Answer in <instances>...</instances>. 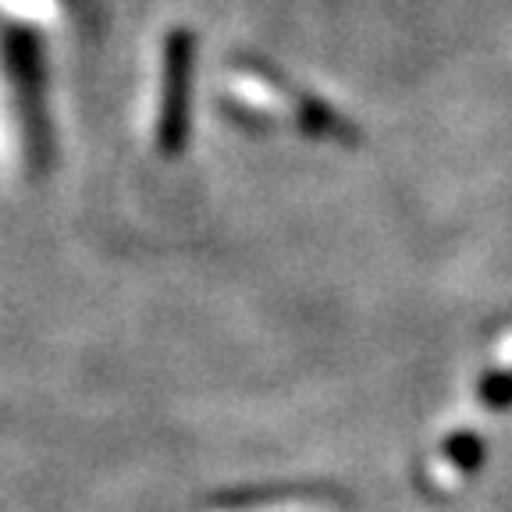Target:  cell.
<instances>
[]
</instances>
